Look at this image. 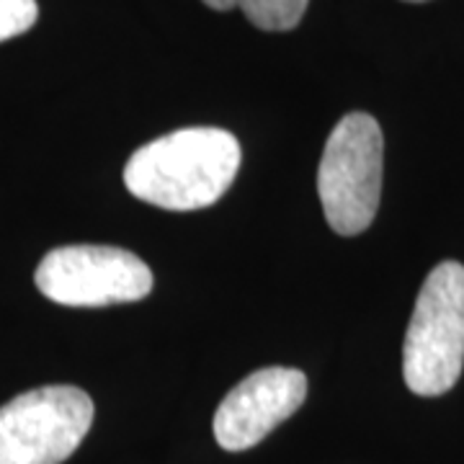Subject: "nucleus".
<instances>
[{
    "instance_id": "obj_1",
    "label": "nucleus",
    "mask_w": 464,
    "mask_h": 464,
    "mask_svg": "<svg viewBox=\"0 0 464 464\" xmlns=\"http://www.w3.org/2000/svg\"><path fill=\"white\" fill-rule=\"evenodd\" d=\"M240 142L227 130H176L134 152L124 183L132 197L152 207L194 212L222 199L240 170Z\"/></svg>"
},
{
    "instance_id": "obj_2",
    "label": "nucleus",
    "mask_w": 464,
    "mask_h": 464,
    "mask_svg": "<svg viewBox=\"0 0 464 464\" xmlns=\"http://www.w3.org/2000/svg\"><path fill=\"white\" fill-rule=\"evenodd\" d=\"M464 366V266L444 261L426 276L402 343V377L420 398L449 392Z\"/></svg>"
},
{
    "instance_id": "obj_6",
    "label": "nucleus",
    "mask_w": 464,
    "mask_h": 464,
    "mask_svg": "<svg viewBox=\"0 0 464 464\" xmlns=\"http://www.w3.org/2000/svg\"><path fill=\"white\" fill-rule=\"evenodd\" d=\"M307 398V377L289 366H266L235 384L215 413V439L225 451H246L264 441Z\"/></svg>"
},
{
    "instance_id": "obj_9",
    "label": "nucleus",
    "mask_w": 464,
    "mask_h": 464,
    "mask_svg": "<svg viewBox=\"0 0 464 464\" xmlns=\"http://www.w3.org/2000/svg\"><path fill=\"white\" fill-rule=\"evenodd\" d=\"M405 3H429V0H405Z\"/></svg>"
},
{
    "instance_id": "obj_8",
    "label": "nucleus",
    "mask_w": 464,
    "mask_h": 464,
    "mask_svg": "<svg viewBox=\"0 0 464 464\" xmlns=\"http://www.w3.org/2000/svg\"><path fill=\"white\" fill-rule=\"evenodd\" d=\"M39 18L36 0H0V42L29 32Z\"/></svg>"
},
{
    "instance_id": "obj_3",
    "label": "nucleus",
    "mask_w": 464,
    "mask_h": 464,
    "mask_svg": "<svg viewBox=\"0 0 464 464\" xmlns=\"http://www.w3.org/2000/svg\"><path fill=\"white\" fill-rule=\"evenodd\" d=\"M384 137L374 116L346 114L325 142L317 168V194L338 235L369 230L380 209Z\"/></svg>"
},
{
    "instance_id": "obj_7",
    "label": "nucleus",
    "mask_w": 464,
    "mask_h": 464,
    "mask_svg": "<svg viewBox=\"0 0 464 464\" xmlns=\"http://www.w3.org/2000/svg\"><path fill=\"white\" fill-rule=\"evenodd\" d=\"M204 3L215 11H230L240 5L253 26L264 32H289L302 21L310 0H204Z\"/></svg>"
},
{
    "instance_id": "obj_5",
    "label": "nucleus",
    "mask_w": 464,
    "mask_h": 464,
    "mask_svg": "<svg viewBox=\"0 0 464 464\" xmlns=\"http://www.w3.org/2000/svg\"><path fill=\"white\" fill-rule=\"evenodd\" d=\"M36 289L65 307L137 302L152 292L150 266L114 246H63L50 250L34 274Z\"/></svg>"
},
{
    "instance_id": "obj_4",
    "label": "nucleus",
    "mask_w": 464,
    "mask_h": 464,
    "mask_svg": "<svg viewBox=\"0 0 464 464\" xmlns=\"http://www.w3.org/2000/svg\"><path fill=\"white\" fill-rule=\"evenodd\" d=\"M93 400L72 384H47L0 408V464H63L83 444Z\"/></svg>"
}]
</instances>
